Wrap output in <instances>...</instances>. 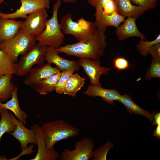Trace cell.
<instances>
[{"mask_svg":"<svg viewBox=\"0 0 160 160\" xmlns=\"http://www.w3.org/2000/svg\"><path fill=\"white\" fill-rule=\"evenodd\" d=\"M105 31L97 27L93 33L86 39L76 43L60 46L56 49L59 53H64L68 56L100 60L104 55L107 44Z\"/></svg>","mask_w":160,"mask_h":160,"instance_id":"cell-1","label":"cell"},{"mask_svg":"<svg viewBox=\"0 0 160 160\" xmlns=\"http://www.w3.org/2000/svg\"><path fill=\"white\" fill-rule=\"evenodd\" d=\"M48 149L58 141L78 136L80 129L62 119L44 123L41 127Z\"/></svg>","mask_w":160,"mask_h":160,"instance_id":"cell-2","label":"cell"},{"mask_svg":"<svg viewBox=\"0 0 160 160\" xmlns=\"http://www.w3.org/2000/svg\"><path fill=\"white\" fill-rule=\"evenodd\" d=\"M61 4V0H56L54 4L52 17L47 19L43 32L36 38L39 44L57 48L63 43L65 34L57 19L58 10Z\"/></svg>","mask_w":160,"mask_h":160,"instance_id":"cell-3","label":"cell"},{"mask_svg":"<svg viewBox=\"0 0 160 160\" xmlns=\"http://www.w3.org/2000/svg\"><path fill=\"white\" fill-rule=\"evenodd\" d=\"M36 38L20 29L13 38L0 42V50L7 53L16 63L20 55H23L35 45Z\"/></svg>","mask_w":160,"mask_h":160,"instance_id":"cell-4","label":"cell"},{"mask_svg":"<svg viewBox=\"0 0 160 160\" xmlns=\"http://www.w3.org/2000/svg\"><path fill=\"white\" fill-rule=\"evenodd\" d=\"M61 30L65 34L73 36L78 41H82L91 36L97 28L95 22L86 20L83 17L76 22L72 20V14L67 13L63 16L60 23Z\"/></svg>","mask_w":160,"mask_h":160,"instance_id":"cell-5","label":"cell"},{"mask_svg":"<svg viewBox=\"0 0 160 160\" xmlns=\"http://www.w3.org/2000/svg\"><path fill=\"white\" fill-rule=\"evenodd\" d=\"M47 46L38 43L29 51L21 55L20 60L15 63V73L17 76H25L35 65L43 64Z\"/></svg>","mask_w":160,"mask_h":160,"instance_id":"cell-6","label":"cell"},{"mask_svg":"<svg viewBox=\"0 0 160 160\" xmlns=\"http://www.w3.org/2000/svg\"><path fill=\"white\" fill-rule=\"evenodd\" d=\"M94 142L91 139L85 137L76 142L74 149H64L59 158L60 160H89L92 158Z\"/></svg>","mask_w":160,"mask_h":160,"instance_id":"cell-7","label":"cell"},{"mask_svg":"<svg viewBox=\"0 0 160 160\" xmlns=\"http://www.w3.org/2000/svg\"><path fill=\"white\" fill-rule=\"evenodd\" d=\"M46 9H43L28 15L23 22L20 30L35 38L44 31L47 20Z\"/></svg>","mask_w":160,"mask_h":160,"instance_id":"cell-8","label":"cell"},{"mask_svg":"<svg viewBox=\"0 0 160 160\" xmlns=\"http://www.w3.org/2000/svg\"><path fill=\"white\" fill-rule=\"evenodd\" d=\"M21 5L12 13H5L0 11V17L9 19L26 18L27 16L43 9H49L50 0H19Z\"/></svg>","mask_w":160,"mask_h":160,"instance_id":"cell-9","label":"cell"},{"mask_svg":"<svg viewBox=\"0 0 160 160\" xmlns=\"http://www.w3.org/2000/svg\"><path fill=\"white\" fill-rule=\"evenodd\" d=\"M100 62V60L87 58H80L78 61L89 79L91 85L102 87L100 81V78L103 75L107 74L110 69L101 66Z\"/></svg>","mask_w":160,"mask_h":160,"instance_id":"cell-10","label":"cell"},{"mask_svg":"<svg viewBox=\"0 0 160 160\" xmlns=\"http://www.w3.org/2000/svg\"><path fill=\"white\" fill-rule=\"evenodd\" d=\"M35 133L37 141L38 149L34 158L30 160H57L60 154L54 148L48 149L45 137L41 127L37 124L32 126L31 128Z\"/></svg>","mask_w":160,"mask_h":160,"instance_id":"cell-11","label":"cell"},{"mask_svg":"<svg viewBox=\"0 0 160 160\" xmlns=\"http://www.w3.org/2000/svg\"><path fill=\"white\" fill-rule=\"evenodd\" d=\"M15 124L14 130L9 134L17 139L20 144V148L23 151L27 148L28 145L31 144L37 145V141L35 134L33 131L26 128L24 124L17 119L13 114L10 113Z\"/></svg>","mask_w":160,"mask_h":160,"instance_id":"cell-12","label":"cell"},{"mask_svg":"<svg viewBox=\"0 0 160 160\" xmlns=\"http://www.w3.org/2000/svg\"><path fill=\"white\" fill-rule=\"evenodd\" d=\"M59 53L56 48L47 46L45 56V60L49 64H54L60 71L72 70L77 71L79 70L81 66L78 61L70 60L60 57Z\"/></svg>","mask_w":160,"mask_h":160,"instance_id":"cell-13","label":"cell"},{"mask_svg":"<svg viewBox=\"0 0 160 160\" xmlns=\"http://www.w3.org/2000/svg\"><path fill=\"white\" fill-rule=\"evenodd\" d=\"M60 71L57 67H53L51 64L47 63L41 65L39 67L32 68L25 76L24 82L26 85L31 87Z\"/></svg>","mask_w":160,"mask_h":160,"instance_id":"cell-14","label":"cell"},{"mask_svg":"<svg viewBox=\"0 0 160 160\" xmlns=\"http://www.w3.org/2000/svg\"><path fill=\"white\" fill-rule=\"evenodd\" d=\"M136 18L127 17L123 23L116 28L115 32L119 40L122 41L129 37H138L141 40L147 41L145 36L138 29L136 23Z\"/></svg>","mask_w":160,"mask_h":160,"instance_id":"cell-15","label":"cell"},{"mask_svg":"<svg viewBox=\"0 0 160 160\" xmlns=\"http://www.w3.org/2000/svg\"><path fill=\"white\" fill-rule=\"evenodd\" d=\"M83 93L89 97H99L104 101L111 105H114V101L118 100L121 95L116 89H106L102 87L91 85H89Z\"/></svg>","mask_w":160,"mask_h":160,"instance_id":"cell-16","label":"cell"},{"mask_svg":"<svg viewBox=\"0 0 160 160\" xmlns=\"http://www.w3.org/2000/svg\"><path fill=\"white\" fill-rule=\"evenodd\" d=\"M17 91V87L12 92L11 99L10 100L5 103L0 102V113L5 110L10 111L18 120L25 125L28 116L25 112L20 108L18 98Z\"/></svg>","mask_w":160,"mask_h":160,"instance_id":"cell-17","label":"cell"},{"mask_svg":"<svg viewBox=\"0 0 160 160\" xmlns=\"http://www.w3.org/2000/svg\"><path fill=\"white\" fill-rule=\"evenodd\" d=\"M22 21L0 17V42L10 39L20 29Z\"/></svg>","mask_w":160,"mask_h":160,"instance_id":"cell-18","label":"cell"},{"mask_svg":"<svg viewBox=\"0 0 160 160\" xmlns=\"http://www.w3.org/2000/svg\"><path fill=\"white\" fill-rule=\"evenodd\" d=\"M118 12L126 17L136 19L142 15L145 10L139 6L133 5L129 0H115Z\"/></svg>","mask_w":160,"mask_h":160,"instance_id":"cell-19","label":"cell"},{"mask_svg":"<svg viewBox=\"0 0 160 160\" xmlns=\"http://www.w3.org/2000/svg\"><path fill=\"white\" fill-rule=\"evenodd\" d=\"M61 75L59 72L41 80L31 87L41 95H46L55 90V87Z\"/></svg>","mask_w":160,"mask_h":160,"instance_id":"cell-20","label":"cell"},{"mask_svg":"<svg viewBox=\"0 0 160 160\" xmlns=\"http://www.w3.org/2000/svg\"><path fill=\"white\" fill-rule=\"evenodd\" d=\"M118 101L122 103L127 108V111L131 114L142 115L148 119L151 122L153 121V114L143 110L135 104L129 95H121Z\"/></svg>","mask_w":160,"mask_h":160,"instance_id":"cell-21","label":"cell"},{"mask_svg":"<svg viewBox=\"0 0 160 160\" xmlns=\"http://www.w3.org/2000/svg\"><path fill=\"white\" fill-rule=\"evenodd\" d=\"M12 75H3L0 77V102L3 103L11 98L12 92L16 86L12 81Z\"/></svg>","mask_w":160,"mask_h":160,"instance_id":"cell-22","label":"cell"},{"mask_svg":"<svg viewBox=\"0 0 160 160\" xmlns=\"http://www.w3.org/2000/svg\"><path fill=\"white\" fill-rule=\"evenodd\" d=\"M85 79L78 74H72L66 84L63 94L75 97L77 92L84 86Z\"/></svg>","mask_w":160,"mask_h":160,"instance_id":"cell-23","label":"cell"},{"mask_svg":"<svg viewBox=\"0 0 160 160\" xmlns=\"http://www.w3.org/2000/svg\"><path fill=\"white\" fill-rule=\"evenodd\" d=\"M125 17L120 15L117 10L109 15L102 14L99 22L96 23V26L106 29L108 26L118 28L123 22Z\"/></svg>","mask_w":160,"mask_h":160,"instance_id":"cell-24","label":"cell"},{"mask_svg":"<svg viewBox=\"0 0 160 160\" xmlns=\"http://www.w3.org/2000/svg\"><path fill=\"white\" fill-rule=\"evenodd\" d=\"M0 143L2 136L6 133L12 132L15 129V124L8 110H5L0 113Z\"/></svg>","mask_w":160,"mask_h":160,"instance_id":"cell-25","label":"cell"},{"mask_svg":"<svg viewBox=\"0 0 160 160\" xmlns=\"http://www.w3.org/2000/svg\"><path fill=\"white\" fill-rule=\"evenodd\" d=\"M15 63L9 55L0 50V77L3 75L15 74Z\"/></svg>","mask_w":160,"mask_h":160,"instance_id":"cell-26","label":"cell"},{"mask_svg":"<svg viewBox=\"0 0 160 160\" xmlns=\"http://www.w3.org/2000/svg\"><path fill=\"white\" fill-rule=\"evenodd\" d=\"M113 146V143L109 141H107L104 144L93 151L92 160H107V153Z\"/></svg>","mask_w":160,"mask_h":160,"instance_id":"cell-27","label":"cell"},{"mask_svg":"<svg viewBox=\"0 0 160 160\" xmlns=\"http://www.w3.org/2000/svg\"><path fill=\"white\" fill-rule=\"evenodd\" d=\"M160 43V34L154 40L148 41L141 40L136 46L137 49L140 54L143 56H146L148 54V51L153 45Z\"/></svg>","mask_w":160,"mask_h":160,"instance_id":"cell-28","label":"cell"},{"mask_svg":"<svg viewBox=\"0 0 160 160\" xmlns=\"http://www.w3.org/2000/svg\"><path fill=\"white\" fill-rule=\"evenodd\" d=\"M74 72V71L72 70L62 71L60 76L55 88V90L57 94H62L64 93L68 80Z\"/></svg>","mask_w":160,"mask_h":160,"instance_id":"cell-29","label":"cell"},{"mask_svg":"<svg viewBox=\"0 0 160 160\" xmlns=\"http://www.w3.org/2000/svg\"><path fill=\"white\" fill-rule=\"evenodd\" d=\"M155 78H160V60L152 58L150 66L147 71L145 78L149 80Z\"/></svg>","mask_w":160,"mask_h":160,"instance_id":"cell-30","label":"cell"},{"mask_svg":"<svg viewBox=\"0 0 160 160\" xmlns=\"http://www.w3.org/2000/svg\"><path fill=\"white\" fill-rule=\"evenodd\" d=\"M134 4L142 7L145 11L156 7L159 0H129Z\"/></svg>","mask_w":160,"mask_h":160,"instance_id":"cell-31","label":"cell"},{"mask_svg":"<svg viewBox=\"0 0 160 160\" xmlns=\"http://www.w3.org/2000/svg\"><path fill=\"white\" fill-rule=\"evenodd\" d=\"M113 68L118 71L128 69L130 66L128 60L123 57H118L115 58L113 61Z\"/></svg>","mask_w":160,"mask_h":160,"instance_id":"cell-32","label":"cell"},{"mask_svg":"<svg viewBox=\"0 0 160 160\" xmlns=\"http://www.w3.org/2000/svg\"><path fill=\"white\" fill-rule=\"evenodd\" d=\"M109 0H96L91 5L95 8V15L96 19L95 22H99L103 10V7L106 2Z\"/></svg>","mask_w":160,"mask_h":160,"instance_id":"cell-33","label":"cell"},{"mask_svg":"<svg viewBox=\"0 0 160 160\" xmlns=\"http://www.w3.org/2000/svg\"><path fill=\"white\" fill-rule=\"evenodd\" d=\"M117 10L115 0H109L105 4L102 14L109 15Z\"/></svg>","mask_w":160,"mask_h":160,"instance_id":"cell-34","label":"cell"},{"mask_svg":"<svg viewBox=\"0 0 160 160\" xmlns=\"http://www.w3.org/2000/svg\"><path fill=\"white\" fill-rule=\"evenodd\" d=\"M148 54L152 56V58L160 60V44H156L153 46L148 51Z\"/></svg>","mask_w":160,"mask_h":160,"instance_id":"cell-35","label":"cell"},{"mask_svg":"<svg viewBox=\"0 0 160 160\" xmlns=\"http://www.w3.org/2000/svg\"><path fill=\"white\" fill-rule=\"evenodd\" d=\"M153 116V125H158L160 124V113L154 112L152 114Z\"/></svg>","mask_w":160,"mask_h":160,"instance_id":"cell-36","label":"cell"},{"mask_svg":"<svg viewBox=\"0 0 160 160\" xmlns=\"http://www.w3.org/2000/svg\"><path fill=\"white\" fill-rule=\"evenodd\" d=\"M156 129L153 131V136L156 137L158 139H160V124L157 125Z\"/></svg>","mask_w":160,"mask_h":160,"instance_id":"cell-37","label":"cell"},{"mask_svg":"<svg viewBox=\"0 0 160 160\" xmlns=\"http://www.w3.org/2000/svg\"><path fill=\"white\" fill-rule=\"evenodd\" d=\"M63 2L68 3H73L76 2L78 0H62Z\"/></svg>","mask_w":160,"mask_h":160,"instance_id":"cell-38","label":"cell"},{"mask_svg":"<svg viewBox=\"0 0 160 160\" xmlns=\"http://www.w3.org/2000/svg\"><path fill=\"white\" fill-rule=\"evenodd\" d=\"M5 0H0V5Z\"/></svg>","mask_w":160,"mask_h":160,"instance_id":"cell-39","label":"cell"},{"mask_svg":"<svg viewBox=\"0 0 160 160\" xmlns=\"http://www.w3.org/2000/svg\"><path fill=\"white\" fill-rule=\"evenodd\" d=\"M90 1H95V0H90Z\"/></svg>","mask_w":160,"mask_h":160,"instance_id":"cell-40","label":"cell"}]
</instances>
